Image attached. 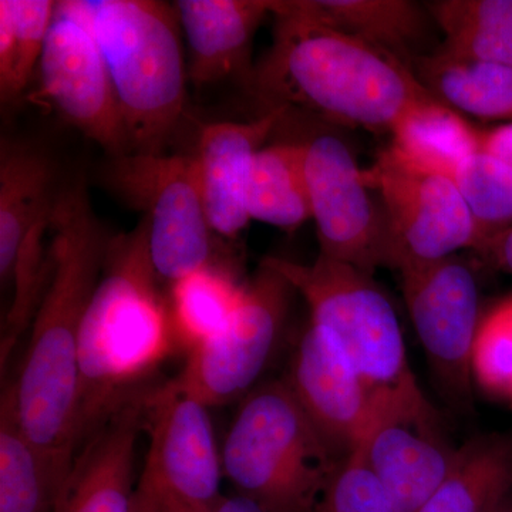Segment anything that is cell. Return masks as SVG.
I'll use <instances>...</instances> for the list:
<instances>
[{"instance_id": "cell-1", "label": "cell", "mask_w": 512, "mask_h": 512, "mask_svg": "<svg viewBox=\"0 0 512 512\" xmlns=\"http://www.w3.org/2000/svg\"><path fill=\"white\" fill-rule=\"evenodd\" d=\"M50 234L49 284L30 325L25 362L10 386L26 436L43 450L76 457L80 333L111 239L82 181L59 191Z\"/></svg>"}, {"instance_id": "cell-2", "label": "cell", "mask_w": 512, "mask_h": 512, "mask_svg": "<svg viewBox=\"0 0 512 512\" xmlns=\"http://www.w3.org/2000/svg\"><path fill=\"white\" fill-rule=\"evenodd\" d=\"M272 45L249 76L272 109L299 107L340 126L390 131L436 99L399 57L275 0Z\"/></svg>"}, {"instance_id": "cell-3", "label": "cell", "mask_w": 512, "mask_h": 512, "mask_svg": "<svg viewBox=\"0 0 512 512\" xmlns=\"http://www.w3.org/2000/svg\"><path fill=\"white\" fill-rule=\"evenodd\" d=\"M146 220L111 237L80 333L79 448L138 390L175 340L170 305L158 291Z\"/></svg>"}, {"instance_id": "cell-4", "label": "cell", "mask_w": 512, "mask_h": 512, "mask_svg": "<svg viewBox=\"0 0 512 512\" xmlns=\"http://www.w3.org/2000/svg\"><path fill=\"white\" fill-rule=\"evenodd\" d=\"M73 5L106 60L130 153H163L187 96L175 6L157 0H73Z\"/></svg>"}, {"instance_id": "cell-5", "label": "cell", "mask_w": 512, "mask_h": 512, "mask_svg": "<svg viewBox=\"0 0 512 512\" xmlns=\"http://www.w3.org/2000/svg\"><path fill=\"white\" fill-rule=\"evenodd\" d=\"M222 470L239 497L265 512H311L340 458L285 380L255 387L225 437Z\"/></svg>"}, {"instance_id": "cell-6", "label": "cell", "mask_w": 512, "mask_h": 512, "mask_svg": "<svg viewBox=\"0 0 512 512\" xmlns=\"http://www.w3.org/2000/svg\"><path fill=\"white\" fill-rule=\"evenodd\" d=\"M264 261L301 293L313 328L346 357L373 397L417 380L399 318L373 275L320 255L313 264Z\"/></svg>"}, {"instance_id": "cell-7", "label": "cell", "mask_w": 512, "mask_h": 512, "mask_svg": "<svg viewBox=\"0 0 512 512\" xmlns=\"http://www.w3.org/2000/svg\"><path fill=\"white\" fill-rule=\"evenodd\" d=\"M362 177L386 218V268L402 274L483 244V231L450 175L420 167L389 146L362 168Z\"/></svg>"}, {"instance_id": "cell-8", "label": "cell", "mask_w": 512, "mask_h": 512, "mask_svg": "<svg viewBox=\"0 0 512 512\" xmlns=\"http://www.w3.org/2000/svg\"><path fill=\"white\" fill-rule=\"evenodd\" d=\"M104 181L117 197L143 212L151 264L160 281L174 285L217 266L194 157L164 151L111 157Z\"/></svg>"}, {"instance_id": "cell-9", "label": "cell", "mask_w": 512, "mask_h": 512, "mask_svg": "<svg viewBox=\"0 0 512 512\" xmlns=\"http://www.w3.org/2000/svg\"><path fill=\"white\" fill-rule=\"evenodd\" d=\"M460 447L417 380L373 397L359 446L397 512H417L456 464Z\"/></svg>"}, {"instance_id": "cell-10", "label": "cell", "mask_w": 512, "mask_h": 512, "mask_svg": "<svg viewBox=\"0 0 512 512\" xmlns=\"http://www.w3.org/2000/svg\"><path fill=\"white\" fill-rule=\"evenodd\" d=\"M292 292L284 276L262 261L227 325L195 346L183 372L165 386L207 407L251 392L281 336Z\"/></svg>"}, {"instance_id": "cell-11", "label": "cell", "mask_w": 512, "mask_h": 512, "mask_svg": "<svg viewBox=\"0 0 512 512\" xmlns=\"http://www.w3.org/2000/svg\"><path fill=\"white\" fill-rule=\"evenodd\" d=\"M37 100L99 144L111 157L130 153L119 100L96 37L74 8L57 2L40 57Z\"/></svg>"}, {"instance_id": "cell-12", "label": "cell", "mask_w": 512, "mask_h": 512, "mask_svg": "<svg viewBox=\"0 0 512 512\" xmlns=\"http://www.w3.org/2000/svg\"><path fill=\"white\" fill-rule=\"evenodd\" d=\"M150 447L141 478L161 512H217L221 494V453L208 407L167 386L147 393Z\"/></svg>"}, {"instance_id": "cell-13", "label": "cell", "mask_w": 512, "mask_h": 512, "mask_svg": "<svg viewBox=\"0 0 512 512\" xmlns=\"http://www.w3.org/2000/svg\"><path fill=\"white\" fill-rule=\"evenodd\" d=\"M301 147L319 255L369 275L386 268V218L345 141L320 134Z\"/></svg>"}, {"instance_id": "cell-14", "label": "cell", "mask_w": 512, "mask_h": 512, "mask_svg": "<svg viewBox=\"0 0 512 512\" xmlns=\"http://www.w3.org/2000/svg\"><path fill=\"white\" fill-rule=\"evenodd\" d=\"M400 276L410 319L441 392L448 402L466 409L481 323L476 275L461 256L453 255Z\"/></svg>"}, {"instance_id": "cell-15", "label": "cell", "mask_w": 512, "mask_h": 512, "mask_svg": "<svg viewBox=\"0 0 512 512\" xmlns=\"http://www.w3.org/2000/svg\"><path fill=\"white\" fill-rule=\"evenodd\" d=\"M284 380L330 448L349 457L365 433L373 396L346 357L309 325Z\"/></svg>"}, {"instance_id": "cell-16", "label": "cell", "mask_w": 512, "mask_h": 512, "mask_svg": "<svg viewBox=\"0 0 512 512\" xmlns=\"http://www.w3.org/2000/svg\"><path fill=\"white\" fill-rule=\"evenodd\" d=\"M147 393L137 392L94 431L74 457L55 512H128L137 484L134 458L146 427Z\"/></svg>"}, {"instance_id": "cell-17", "label": "cell", "mask_w": 512, "mask_h": 512, "mask_svg": "<svg viewBox=\"0 0 512 512\" xmlns=\"http://www.w3.org/2000/svg\"><path fill=\"white\" fill-rule=\"evenodd\" d=\"M286 111L272 109L252 121H217L202 128L197 153L192 157L214 234L237 237L251 221L245 198L252 160L284 120Z\"/></svg>"}, {"instance_id": "cell-18", "label": "cell", "mask_w": 512, "mask_h": 512, "mask_svg": "<svg viewBox=\"0 0 512 512\" xmlns=\"http://www.w3.org/2000/svg\"><path fill=\"white\" fill-rule=\"evenodd\" d=\"M275 0H178L174 3L190 49L188 79L207 86L245 69L256 30L274 15Z\"/></svg>"}, {"instance_id": "cell-19", "label": "cell", "mask_w": 512, "mask_h": 512, "mask_svg": "<svg viewBox=\"0 0 512 512\" xmlns=\"http://www.w3.org/2000/svg\"><path fill=\"white\" fill-rule=\"evenodd\" d=\"M55 165L25 144L3 141L0 151V278H13L20 248L32 229L49 220L57 195Z\"/></svg>"}, {"instance_id": "cell-20", "label": "cell", "mask_w": 512, "mask_h": 512, "mask_svg": "<svg viewBox=\"0 0 512 512\" xmlns=\"http://www.w3.org/2000/svg\"><path fill=\"white\" fill-rule=\"evenodd\" d=\"M73 461L26 436L9 384L0 403V512H55Z\"/></svg>"}, {"instance_id": "cell-21", "label": "cell", "mask_w": 512, "mask_h": 512, "mask_svg": "<svg viewBox=\"0 0 512 512\" xmlns=\"http://www.w3.org/2000/svg\"><path fill=\"white\" fill-rule=\"evenodd\" d=\"M298 9L330 28L386 50L413 66L429 39L426 5L412 0H293Z\"/></svg>"}, {"instance_id": "cell-22", "label": "cell", "mask_w": 512, "mask_h": 512, "mask_svg": "<svg viewBox=\"0 0 512 512\" xmlns=\"http://www.w3.org/2000/svg\"><path fill=\"white\" fill-rule=\"evenodd\" d=\"M511 494L512 437H477L417 512H495Z\"/></svg>"}, {"instance_id": "cell-23", "label": "cell", "mask_w": 512, "mask_h": 512, "mask_svg": "<svg viewBox=\"0 0 512 512\" xmlns=\"http://www.w3.org/2000/svg\"><path fill=\"white\" fill-rule=\"evenodd\" d=\"M412 67L426 89L458 113L512 123V67L456 59L437 49Z\"/></svg>"}, {"instance_id": "cell-24", "label": "cell", "mask_w": 512, "mask_h": 512, "mask_svg": "<svg viewBox=\"0 0 512 512\" xmlns=\"http://www.w3.org/2000/svg\"><path fill=\"white\" fill-rule=\"evenodd\" d=\"M424 5L444 36L439 52L512 67V0H433Z\"/></svg>"}, {"instance_id": "cell-25", "label": "cell", "mask_w": 512, "mask_h": 512, "mask_svg": "<svg viewBox=\"0 0 512 512\" xmlns=\"http://www.w3.org/2000/svg\"><path fill=\"white\" fill-rule=\"evenodd\" d=\"M390 136L407 160L450 177L480 150V128L437 97L406 114Z\"/></svg>"}, {"instance_id": "cell-26", "label": "cell", "mask_w": 512, "mask_h": 512, "mask_svg": "<svg viewBox=\"0 0 512 512\" xmlns=\"http://www.w3.org/2000/svg\"><path fill=\"white\" fill-rule=\"evenodd\" d=\"M251 220L293 232L312 220L301 143L272 144L255 154L247 183Z\"/></svg>"}, {"instance_id": "cell-27", "label": "cell", "mask_w": 512, "mask_h": 512, "mask_svg": "<svg viewBox=\"0 0 512 512\" xmlns=\"http://www.w3.org/2000/svg\"><path fill=\"white\" fill-rule=\"evenodd\" d=\"M171 286L170 315L175 339L191 350L227 325L245 289L222 266L202 269Z\"/></svg>"}, {"instance_id": "cell-28", "label": "cell", "mask_w": 512, "mask_h": 512, "mask_svg": "<svg viewBox=\"0 0 512 512\" xmlns=\"http://www.w3.org/2000/svg\"><path fill=\"white\" fill-rule=\"evenodd\" d=\"M57 2L0 0V96L18 97L39 66Z\"/></svg>"}, {"instance_id": "cell-29", "label": "cell", "mask_w": 512, "mask_h": 512, "mask_svg": "<svg viewBox=\"0 0 512 512\" xmlns=\"http://www.w3.org/2000/svg\"><path fill=\"white\" fill-rule=\"evenodd\" d=\"M453 178L483 231L484 241L512 225L510 165L478 150L458 168Z\"/></svg>"}, {"instance_id": "cell-30", "label": "cell", "mask_w": 512, "mask_h": 512, "mask_svg": "<svg viewBox=\"0 0 512 512\" xmlns=\"http://www.w3.org/2000/svg\"><path fill=\"white\" fill-rule=\"evenodd\" d=\"M474 382L512 402V298L481 319L473 356Z\"/></svg>"}, {"instance_id": "cell-31", "label": "cell", "mask_w": 512, "mask_h": 512, "mask_svg": "<svg viewBox=\"0 0 512 512\" xmlns=\"http://www.w3.org/2000/svg\"><path fill=\"white\" fill-rule=\"evenodd\" d=\"M311 512H397L359 454L346 457Z\"/></svg>"}, {"instance_id": "cell-32", "label": "cell", "mask_w": 512, "mask_h": 512, "mask_svg": "<svg viewBox=\"0 0 512 512\" xmlns=\"http://www.w3.org/2000/svg\"><path fill=\"white\" fill-rule=\"evenodd\" d=\"M477 252L495 269L512 274V225L485 239Z\"/></svg>"}, {"instance_id": "cell-33", "label": "cell", "mask_w": 512, "mask_h": 512, "mask_svg": "<svg viewBox=\"0 0 512 512\" xmlns=\"http://www.w3.org/2000/svg\"><path fill=\"white\" fill-rule=\"evenodd\" d=\"M480 151L512 167V123L480 130Z\"/></svg>"}, {"instance_id": "cell-34", "label": "cell", "mask_w": 512, "mask_h": 512, "mask_svg": "<svg viewBox=\"0 0 512 512\" xmlns=\"http://www.w3.org/2000/svg\"><path fill=\"white\" fill-rule=\"evenodd\" d=\"M128 512H161L150 485L138 478L136 491H134L133 501H131L130 511Z\"/></svg>"}, {"instance_id": "cell-35", "label": "cell", "mask_w": 512, "mask_h": 512, "mask_svg": "<svg viewBox=\"0 0 512 512\" xmlns=\"http://www.w3.org/2000/svg\"><path fill=\"white\" fill-rule=\"evenodd\" d=\"M217 512H265L262 508H259L258 505L252 503V501L247 500V498L239 497V495H235V497H225V500L222 501L220 508H218Z\"/></svg>"}, {"instance_id": "cell-36", "label": "cell", "mask_w": 512, "mask_h": 512, "mask_svg": "<svg viewBox=\"0 0 512 512\" xmlns=\"http://www.w3.org/2000/svg\"><path fill=\"white\" fill-rule=\"evenodd\" d=\"M495 512H512V494L504 501Z\"/></svg>"}]
</instances>
